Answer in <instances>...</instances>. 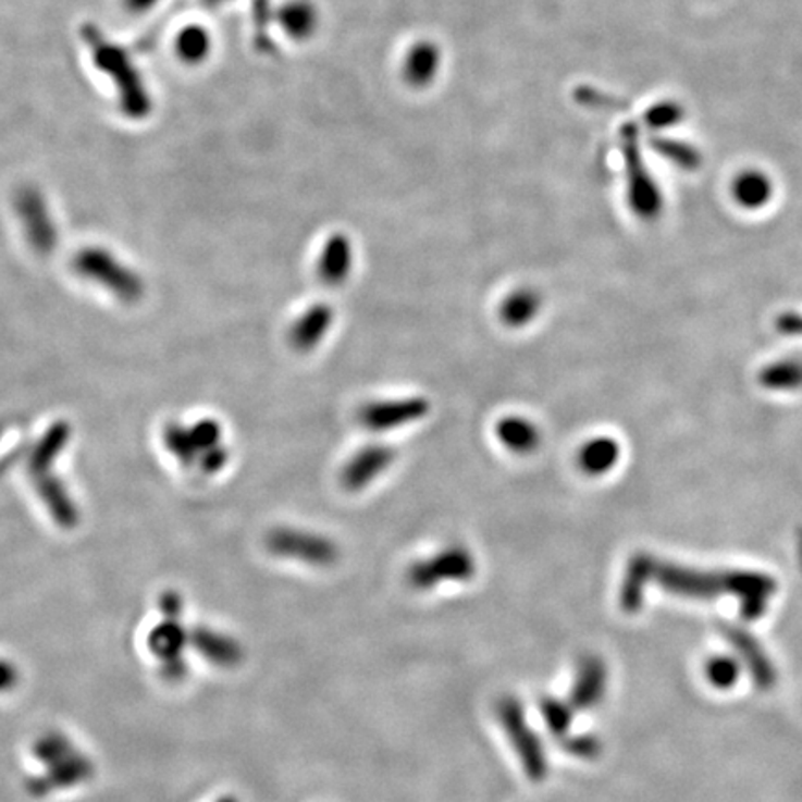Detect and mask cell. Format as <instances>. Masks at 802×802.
I'll list each match as a JSON object with an SVG mask.
<instances>
[{
	"label": "cell",
	"mask_w": 802,
	"mask_h": 802,
	"mask_svg": "<svg viewBox=\"0 0 802 802\" xmlns=\"http://www.w3.org/2000/svg\"><path fill=\"white\" fill-rule=\"evenodd\" d=\"M656 583L659 588L695 601H714L719 596H738L745 619H758L775 596L777 583L769 576L747 570H699L680 567L676 563L659 562L657 557L639 554L633 557L620 588V606L626 613L638 612L643 602L644 588Z\"/></svg>",
	"instance_id": "1"
},
{
	"label": "cell",
	"mask_w": 802,
	"mask_h": 802,
	"mask_svg": "<svg viewBox=\"0 0 802 802\" xmlns=\"http://www.w3.org/2000/svg\"><path fill=\"white\" fill-rule=\"evenodd\" d=\"M83 38L94 54V62L102 73L114 81L120 94V107L123 114L133 120H144L151 114L152 101L147 91L144 78L133 64L127 51L120 45L112 44L102 36L101 30L94 25H84Z\"/></svg>",
	"instance_id": "2"
},
{
	"label": "cell",
	"mask_w": 802,
	"mask_h": 802,
	"mask_svg": "<svg viewBox=\"0 0 802 802\" xmlns=\"http://www.w3.org/2000/svg\"><path fill=\"white\" fill-rule=\"evenodd\" d=\"M496 714H498L499 725L509 736L520 764L525 767L526 775L533 782H541L548 773V762H546L543 741L538 733L533 732V728L528 723L525 704L518 701L517 696H502L496 706Z\"/></svg>",
	"instance_id": "3"
},
{
	"label": "cell",
	"mask_w": 802,
	"mask_h": 802,
	"mask_svg": "<svg viewBox=\"0 0 802 802\" xmlns=\"http://www.w3.org/2000/svg\"><path fill=\"white\" fill-rule=\"evenodd\" d=\"M478 570L474 556L467 546L449 544L435 556L412 563L407 570V581L418 591L435 589L444 581L472 580Z\"/></svg>",
	"instance_id": "4"
},
{
	"label": "cell",
	"mask_w": 802,
	"mask_h": 802,
	"mask_svg": "<svg viewBox=\"0 0 802 802\" xmlns=\"http://www.w3.org/2000/svg\"><path fill=\"white\" fill-rule=\"evenodd\" d=\"M266 546L273 556L297 559L314 567H331L341 557L338 544L333 539L299 528H275L268 533Z\"/></svg>",
	"instance_id": "5"
},
{
	"label": "cell",
	"mask_w": 802,
	"mask_h": 802,
	"mask_svg": "<svg viewBox=\"0 0 802 802\" xmlns=\"http://www.w3.org/2000/svg\"><path fill=\"white\" fill-rule=\"evenodd\" d=\"M430 409V402L420 396L380 399V402H370L360 407L359 422L367 430L385 433V431L398 430V428L422 420Z\"/></svg>",
	"instance_id": "6"
},
{
	"label": "cell",
	"mask_w": 802,
	"mask_h": 802,
	"mask_svg": "<svg viewBox=\"0 0 802 802\" xmlns=\"http://www.w3.org/2000/svg\"><path fill=\"white\" fill-rule=\"evenodd\" d=\"M396 459V449L388 444H367L365 448L355 452L351 459L342 468L341 481L348 491H362L372 481L378 480L385 470L392 467Z\"/></svg>",
	"instance_id": "7"
},
{
	"label": "cell",
	"mask_w": 802,
	"mask_h": 802,
	"mask_svg": "<svg viewBox=\"0 0 802 802\" xmlns=\"http://www.w3.org/2000/svg\"><path fill=\"white\" fill-rule=\"evenodd\" d=\"M607 669L601 657L585 656L578 665L575 686L570 691V706L575 710H589L601 704L606 695Z\"/></svg>",
	"instance_id": "8"
},
{
	"label": "cell",
	"mask_w": 802,
	"mask_h": 802,
	"mask_svg": "<svg viewBox=\"0 0 802 802\" xmlns=\"http://www.w3.org/2000/svg\"><path fill=\"white\" fill-rule=\"evenodd\" d=\"M335 322V310L328 304H317L305 310L296 322L292 323L291 338L292 348L297 351H312L320 346L325 338L329 329Z\"/></svg>",
	"instance_id": "9"
},
{
	"label": "cell",
	"mask_w": 802,
	"mask_h": 802,
	"mask_svg": "<svg viewBox=\"0 0 802 802\" xmlns=\"http://www.w3.org/2000/svg\"><path fill=\"white\" fill-rule=\"evenodd\" d=\"M17 210L34 244H38L39 247L51 246L54 242V225L41 192L36 190L34 186H25L17 194Z\"/></svg>",
	"instance_id": "10"
},
{
	"label": "cell",
	"mask_w": 802,
	"mask_h": 802,
	"mask_svg": "<svg viewBox=\"0 0 802 802\" xmlns=\"http://www.w3.org/2000/svg\"><path fill=\"white\" fill-rule=\"evenodd\" d=\"M725 638L732 643L739 656L745 659L747 667L751 670L752 678L760 689H770L775 686V667L770 665L769 657L765 656L758 641L752 638L745 630H739L733 626L725 628Z\"/></svg>",
	"instance_id": "11"
},
{
	"label": "cell",
	"mask_w": 802,
	"mask_h": 802,
	"mask_svg": "<svg viewBox=\"0 0 802 802\" xmlns=\"http://www.w3.org/2000/svg\"><path fill=\"white\" fill-rule=\"evenodd\" d=\"M354 268V247L346 234H333L318 260V275L323 285L338 286L349 277Z\"/></svg>",
	"instance_id": "12"
},
{
	"label": "cell",
	"mask_w": 802,
	"mask_h": 802,
	"mask_svg": "<svg viewBox=\"0 0 802 802\" xmlns=\"http://www.w3.org/2000/svg\"><path fill=\"white\" fill-rule=\"evenodd\" d=\"M496 436L499 443L504 444V448L518 455L533 454L543 441L538 425L518 415L502 418L496 423Z\"/></svg>",
	"instance_id": "13"
},
{
	"label": "cell",
	"mask_w": 802,
	"mask_h": 802,
	"mask_svg": "<svg viewBox=\"0 0 802 802\" xmlns=\"http://www.w3.org/2000/svg\"><path fill=\"white\" fill-rule=\"evenodd\" d=\"M543 309V296L535 288L522 286L513 291L504 297V301L499 304V320L506 323L507 328L520 329L533 322L539 317V312Z\"/></svg>",
	"instance_id": "14"
},
{
	"label": "cell",
	"mask_w": 802,
	"mask_h": 802,
	"mask_svg": "<svg viewBox=\"0 0 802 802\" xmlns=\"http://www.w3.org/2000/svg\"><path fill=\"white\" fill-rule=\"evenodd\" d=\"M194 643H196L197 651L201 652L202 656L210 659L212 664L223 665V667L238 665L242 657H244L240 643H236L234 639L222 636V633L207 630V628L197 630L196 636H194Z\"/></svg>",
	"instance_id": "15"
},
{
	"label": "cell",
	"mask_w": 802,
	"mask_h": 802,
	"mask_svg": "<svg viewBox=\"0 0 802 802\" xmlns=\"http://www.w3.org/2000/svg\"><path fill=\"white\" fill-rule=\"evenodd\" d=\"M620 457V446L609 436H596L583 444L578 454V465L589 476H602L609 472Z\"/></svg>",
	"instance_id": "16"
},
{
	"label": "cell",
	"mask_w": 802,
	"mask_h": 802,
	"mask_svg": "<svg viewBox=\"0 0 802 802\" xmlns=\"http://www.w3.org/2000/svg\"><path fill=\"white\" fill-rule=\"evenodd\" d=\"M541 715L550 732L557 738H565L575 719V707L570 706V702L562 701V699L544 696L541 701Z\"/></svg>",
	"instance_id": "17"
},
{
	"label": "cell",
	"mask_w": 802,
	"mask_h": 802,
	"mask_svg": "<svg viewBox=\"0 0 802 802\" xmlns=\"http://www.w3.org/2000/svg\"><path fill=\"white\" fill-rule=\"evenodd\" d=\"M178 57L188 64H199L210 52V36L201 26H186L177 38Z\"/></svg>",
	"instance_id": "18"
},
{
	"label": "cell",
	"mask_w": 802,
	"mask_h": 802,
	"mask_svg": "<svg viewBox=\"0 0 802 802\" xmlns=\"http://www.w3.org/2000/svg\"><path fill=\"white\" fill-rule=\"evenodd\" d=\"M762 383L767 388L775 391H791L802 385V362L801 360H782L777 365H770L764 373H762Z\"/></svg>",
	"instance_id": "19"
},
{
	"label": "cell",
	"mask_w": 802,
	"mask_h": 802,
	"mask_svg": "<svg viewBox=\"0 0 802 802\" xmlns=\"http://www.w3.org/2000/svg\"><path fill=\"white\" fill-rule=\"evenodd\" d=\"M436 52L430 45H422L417 47L415 51L407 58V76L411 78L412 83H428L433 73H435Z\"/></svg>",
	"instance_id": "20"
},
{
	"label": "cell",
	"mask_w": 802,
	"mask_h": 802,
	"mask_svg": "<svg viewBox=\"0 0 802 802\" xmlns=\"http://www.w3.org/2000/svg\"><path fill=\"white\" fill-rule=\"evenodd\" d=\"M706 676L715 688H732L733 683L738 682L739 664L730 656L714 657L707 662Z\"/></svg>",
	"instance_id": "21"
},
{
	"label": "cell",
	"mask_w": 802,
	"mask_h": 802,
	"mask_svg": "<svg viewBox=\"0 0 802 802\" xmlns=\"http://www.w3.org/2000/svg\"><path fill=\"white\" fill-rule=\"evenodd\" d=\"M563 749L576 758L591 760L601 754L602 745L594 736H575L563 739Z\"/></svg>",
	"instance_id": "22"
},
{
	"label": "cell",
	"mask_w": 802,
	"mask_h": 802,
	"mask_svg": "<svg viewBox=\"0 0 802 802\" xmlns=\"http://www.w3.org/2000/svg\"><path fill=\"white\" fill-rule=\"evenodd\" d=\"M314 12L307 4H296L286 13V25L288 30L296 36H305L314 26Z\"/></svg>",
	"instance_id": "23"
},
{
	"label": "cell",
	"mask_w": 802,
	"mask_h": 802,
	"mask_svg": "<svg viewBox=\"0 0 802 802\" xmlns=\"http://www.w3.org/2000/svg\"><path fill=\"white\" fill-rule=\"evenodd\" d=\"M738 196L745 205H760L765 199L764 186L760 181H743L739 186Z\"/></svg>",
	"instance_id": "24"
},
{
	"label": "cell",
	"mask_w": 802,
	"mask_h": 802,
	"mask_svg": "<svg viewBox=\"0 0 802 802\" xmlns=\"http://www.w3.org/2000/svg\"><path fill=\"white\" fill-rule=\"evenodd\" d=\"M778 328H780V331H784V333H790V335L802 333V318L795 317V314H786V317L778 322Z\"/></svg>",
	"instance_id": "25"
},
{
	"label": "cell",
	"mask_w": 802,
	"mask_h": 802,
	"mask_svg": "<svg viewBox=\"0 0 802 802\" xmlns=\"http://www.w3.org/2000/svg\"><path fill=\"white\" fill-rule=\"evenodd\" d=\"M159 2L160 0H125V4H127L128 10L134 13L147 12V10H151L152 7H157Z\"/></svg>",
	"instance_id": "26"
},
{
	"label": "cell",
	"mask_w": 802,
	"mask_h": 802,
	"mask_svg": "<svg viewBox=\"0 0 802 802\" xmlns=\"http://www.w3.org/2000/svg\"><path fill=\"white\" fill-rule=\"evenodd\" d=\"M13 682V670L8 665L0 664V689L12 686Z\"/></svg>",
	"instance_id": "27"
},
{
	"label": "cell",
	"mask_w": 802,
	"mask_h": 802,
	"mask_svg": "<svg viewBox=\"0 0 802 802\" xmlns=\"http://www.w3.org/2000/svg\"><path fill=\"white\" fill-rule=\"evenodd\" d=\"M218 802H236V799H233V797H225V799H220Z\"/></svg>",
	"instance_id": "28"
}]
</instances>
